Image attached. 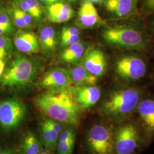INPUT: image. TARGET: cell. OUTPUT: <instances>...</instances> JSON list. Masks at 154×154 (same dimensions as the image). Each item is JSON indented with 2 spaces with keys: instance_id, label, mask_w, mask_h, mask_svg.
Listing matches in <instances>:
<instances>
[{
  "instance_id": "obj_1",
  "label": "cell",
  "mask_w": 154,
  "mask_h": 154,
  "mask_svg": "<svg viewBox=\"0 0 154 154\" xmlns=\"http://www.w3.org/2000/svg\"><path fill=\"white\" fill-rule=\"evenodd\" d=\"M34 104L49 118L60 123L71 126L79 123L81 107L72 88L49 90L37 96Z\"/></svg>"
},
{
  "instance_id": "obj_2",
  "label": "cell",
  "mask_w": 154,
  "mask_h": 154,
  "mask_svg": "<svg viewBox=\"0 0 154 154\" xmlns=\"http://www.w3.org/2000/svg\"><path fill=\"white\" fill-rule=\"evenodd\" d=\"M140 14L125 20L105 29L102 36L106 44L125 51H143L147 49L149 38L139 25L137 18Z\"/></svg>"
},
{
  "instance_id": "obj_3",
  "label": "cell",
  "mask_w": 154,
  "mask_h": 154,
  "mask_svg": "<svg viewBox=\"0 0 154 154\" xmlns=\"http://www.w3.org/2000/svg\"><path fill=\"white\" fill-rule=\"evenodd\" d=\"M139 88L121 85L114 88L103 103L105 115L116 121H122L137 110L142 99Z\"/></svg>"
},
{
  "instance_id": "obj_4",
  "label": "cell",
  "mask_w": 154,
  "mask_h": 154,
  "mask_svg": "<svg viewBox=\"0 0 154 154\" xmlns=\"http://www.w3.org/2000/svg\"><path fill=\"white\" fill-rule=\"evenodd\" d=\"M35 73L33 61L24 56L17 55L0 78V85L5 88H21L33 80Z\"/></svg>"
},
{
  "instance_id": "obj_5",
  "label": "cell",
  "mask_w": 154,
  "mask_h": 154,
  "mask_svg": "<svg viewBox=\"0 0 154 154\" xmlns=\"http://www.w3.org/2000/svg\"><path fill=\"white\" fill-rule=\"evenodd\" d=\"M116 59L114 64L116 75L127 82L139 81L147 73L146 62L142 55L134 51H127Z\"/></svg>"
},
{
  "instance_id": "obj_6",
  "label": "cell",
  "mask_w": 154,
  "mask_h": 154,
  "mask_svg": "<svg viewBox=\"0 0 154 154\" xmlns=\"http://www.w3.org/2000/svg\"><path fill=\"white\" fill-rule=\"evenodd\" d=\"M87 144L92 154H114V134L103 125L92 127L87 136Z\"/></svg>"
},
{
  "instance_id": "obj_7",
  "label": "cell",
  "mask_w": 154,
  "mask_h": 154,
  "mask_svg": "<svg viewBox=\"0 0 154 154\" xmlns=\"http://www.w3.org/2000/svg\"><path fill=\"white\" fill-rule=\"evenodd\" d=\"M26 113V106L18 99L10 98L0 101V126L6 130L18 126Z\"/></svg>"
},
{
  "instance_id": "obj_8",
  "label": "cell",
  "mask_w": 154,
  "mask_h": 154,
  "mask_svg": "<svg viewBox=\"0 0 154 154\" xmlns=\"http://www.w3.org/2000/svg\"><path fill=\"white\" fill-rule=\"evenodd\" d=\"M139 133L133 123L121 125L114 134V149L116 154H132L138 147Z\"/></svg>"
},
{
  "instance_id": "obj_9",
  "label": "cell",
  "mask_w": 154,
  "mask_h": 154,
  "mask_svg": "<svg viewBox=\"0 0 154 154\" xmlns=\"http://www.w3.org/2000/svg\"><path fill=\"white\" fill-rule=\"evenodd\" d=\"M139 2L140 0H103L101 3L105 13L117 21L140 14Z\"/></svg>"
},
{
  "instance_id": "obj_10",
  "label": "cell",
  "mask_w": 154,
  "mask_h": 154,
  "mask_svg": "<svg viewBox=\"0 0 154 154\" xmlns=\"http://www.w3.org/2000/svg\"><path fill=\"white\" fill-rule=\"evenodd\" d=\"M81 63L88 72L98 78L102 77L106 71V57L99 48H94L87 50Z\"/></svg>"
},
{
  "instance_id": "obj_11",
  "label": "cell",
  "mask_w": 154,
  "mask_h": 154,
  "mask_svg": "<svg viewBox=\"0 0 154 154\" xmlns=\"http://www.w3.org/2000/svg\"><path fill=\"white\" fill-rule=\"evenodd\" d=\"M72 85L69 72L60 68H55L46 72L38 83L41 88L48 90L69 88Z\"/></svg>"
},
{
  "instance_id": "obj_12",
  "label": "cell",
  "mask_w": 154,
  "mask_h": 154,
  "mask_svg": "<svg viewBox=\"0 0 154 154\" xmlns=\"http://www.w3.org/2000/svg\"><path fill=\"white\" fill-rule=\"evenodd\" d=\"M78 22L81 28H98L106 24L93 3L84 0L78 13Z\"/></svg>"
},
{
  "instance_id": "obj_13",
  "label": "cell",
  "mask_w": 154,
  "mask_h": 154,
  "mask_svg": "<svg viewBox=\"0 0 154 154\" xmlns=\"http://www.w3.org/2000/svg\"><path fill=\"white\" fill-rule=\"evenodd\" d=\"M13 44L19 51L26 54L37 53L41 49L38 38L32 32L18 30L13 39Z\"/></svg>"
},
{
  "instance_id": "obj_14",
  "label": "cell",
  "mask_w": 154,
  "mask_h": 154,
  "mask_svg": "<svg viewBox=\"0 0 154 154\" xmlns=\"http://www.w3.org/2000/svg\"><path fill=\"white\" fill-rule=\"evenodd\" d=\"M45 12L50 22L55 23L67 22L74 15V11L72 7L62 1L50 5L46 6Z\"/></svg>"
},
{
  "instance_id": "obj_15",
  "label": "cell",
  "mask_w": 154,
  "mask_h": 154,
  "mask_svg": "<svg viewBox=\"0 0 154 154\" xmlns=\"http://www.w3.org/2000/svg\"><path fill=\"white\" fill-rule=\"evenodd\" d=\"M78 103L81 108L88 109L95 105L101 97L100 89L95 85H85L74 88Z\"/></svg>"
},
{
  "instance_id": "obj_16",
  "label": "cell",
  "mask_w": 154,
  "mask_h": 154,
  "mask_svg": "<svg viewBox=\"0 0 154 154\" xmlns=\"http://www.w3.org/2000/svg\"><path fill=\"white\" fill-rule=\"evenodd\" d=\"M137 110L146 132L154 135V99H141Z\"/></svg>"
},
{
  "instance_id": "obj_17",
  "label": "cell",
  "mask_w": 154,
  "mask_h": 154,
  "mask_svg": "<svg viewBox=\"0 0 154 154\" xmlns=\"http://www.w3.org/2000/svg\"><path fill=\"white\" fill-rule=\"evenodd\" d=\"M69 72L72 85L78 86L85 85H95L97 82L98 78L88 72L82 63L77 65Z\"/></svg>"
},
{
  "instance_id": "obj_18",
  "label": "cell",
  "mask_w": 154,
  "mask_h": 154,
  "mask_svg": "<svg viewBox=\"0 0 154 154\" xmlns=\"http://www.w3.org/2000/svg\"><path fill=\"white\" fill-rule=\"evenodd\" d=\"M41 49L47 55H51L55 51L57 44L55 30L50 26H45L41 29L39 34Z\"/></svg>"
},
{
  "instance_id": "obj_19",
  "label": "cell",
  "mask_w": 154,
  "mask_h": 154,
  "mask_svg": "<svg viewBox=\"0 0 154 154\" xmlns=\"http://www.w3.org/2000/svg\"><path fill=\"white\" fill-rule=\"evenodd\" d=\"M86 45L81 41L71 45L64 50L61 54L62 61L74 64H79L86 53Z\"/></svg>"
},
{
  "instance_id": "obj_20",
  "label": "cell",
  "mask_w": 154,
  "mask_h": 154,
  "mask_svg": "<svg viewBox=\"0 0 154 154\" xmlns=\"http://www.w3.org/2000/svg\"><path fill=\"white\" fill-rule=\"evenodd\" d=\"M59 135L45 119L41 127V135L42 143L48 151H54L57 147Z\"/></svg>"
},
{
  "instance_id": "obj_21",
  "label": "cell",
  "mask_w": 154,
  "mask_h": 154,
  "mask_svg": "<svg viewBox=\"0 0 154 154\" xmlns=\"http://www.w3.org/2000/svg\"><path fill=\"white\" fill-rule=\"evenodd\" d=\"M42 149V144L36 135L33 132H28L22 140V154H39Z\"/></svg>"
},
{
  "instance_id": "obj_22",
  "label": "cell",
  "mask_w": 154,
  "mask_h": 154,
  "mask_svg": "<svg viewBox=\"0 0 154 154\" xmlns=\"http://www.w3.org/2000/svg\"><path fill=\"white\" fill-rule=\"evenodd\" d=\"M29 4L32 11V17L35 22L41 23L45 15L42 5L38 0H25Z\"/></svg>"
},
{
  "instance_id": "obj_23",
  "label": "cell",
  "mask_w": 154,
  "mask_h": 154,
  "mask_svg": "<svg viewBox=\"0 0 154 154\" xmlns=\"http://www.w3.org/2000/svg\"><path fill=\"white\" fill-rule=\"evenodd\" d=\"M75 141V134L67 140L58 139L57 142L58 154H72Z\"/></svg>"
},
{
  "instance_id": "obj_24",
  "label": "cell",
  "mask_w": 154,
  "mask_h": 154,
  "mask_svg": "<svg viewBox=\"0 0 154 154\" xmlns=\"http://www.w3.org/2000/svg\"><path fill=\"white\" fill-rule=\"evenodd\" d=\"M13 45L11 39L6 35H0V59L4 60L11 55Z\"/></svg>"
},
{
  "instance_id": "obj_25",
  "label": "cell",
  "mask_w": 154,
  "mask_h": 154,
  "mask_svg": "<svg viewBox=\"0 0 154 154\" xmlns=\"http://www.w3.org/2000/svg\"><path fill=\"white\" fill-rule=\"evenodd\" d=\"M9 11L11 15L13 23L16 26L20 29H29L27 23L22 18L17 6L14 4H12Z\"/></svg>"
},
{
  "instance_id": "obj_26",
  "label": "cell",
  "mask_w": 154,
  "mask_h": 154,
  "mask_svg": "<svg viewBox=\"0 0 154 154\" xmlns=\"http://www.w3.org/2000/svg\"><path fill=\"white\" fill-rule=\"evenodd\" d=\"M13 21L9 11L1 8L0 9V26L13 31Z\"/></svg>"
},
{
  "instance_id": "obj_27",
  "label": "cell",
  "mask_w": 154,
  "mask_h": 154,
  "mask_svg": "<svg viewBox=\"0 0 154 154\" xmlns=\"http://www.w3.org/2000/svg\"><path fill=\"white\" fill-rule=\"evenodd\" d=\"M139 9L144 15L154 14V0H140Z\"/></svg>"
},
{
  "instance_id": "obj_28",
  "label": "cell",
  "mask_w": 154,
  "mask_h": 154,
  "mask_svg": "<svg viewBox=\"0 0 154 154\" xmlns=\"http://www.w3.org/2000/svg\"><path fill=\"white\" fill-rule=\"evenodd\" d=\"M61 44L64 46H69L81 41L79 35H71L61 37Z\"/></svg>"
},
{
  "instance_id": "obj_29",
  "label": "cell",
  "mask_w": 154,
  "mask_h": 154,
  "mask_svg": "<svg viewBox=\"0 0 154 154\" xmlns=\"http://www.w3.org/2000/svg\"><path fill=\"white\" fill-rule=\"evenodd\" d=\"M81 32L79 29L76 27H65L62 29L61 37L71 36V35H79Z\"/></svg>"
},
{
  "instance_id": "obj_30",
  "label": "cell",
  "mask_w": 154,
  "mask_h": 154,
  "mask_svg": "<svg viewBox=\"0 0 154 154\" xmlns=\"http://www.w3.org/2000/svg\"><path fill=\"white\" fill-rule=\"evenodd\" d=\"M45 120H46V121L47 122V123L50 126L52 127V128L55 130L56 132H57L60 134L61 132V131L63 130L62 126L61 125L60 123L55 121H54V120H53L51 119H50L49 118L46 119Z\"/></svg>"
},
{
  "instance_id": "obj_31",
  "label": "cell",
  "mask_w": 154,
  "mask_h": 154,
  "mask_svg": "<svg viewBox=\"0 0 154 154\" xmlns=\"http://www.w3.org/2000/svg\"><path fill=\"white\" fill-rule=\"evenodd\" d=\"M149 16H150V18L148 22V28L149 31H150L151 33L154 36V14Z\"/></svg>"
},
{
  "instance_id": "obj_32",
  "label": "cell",
  "mask_w": 154,
  "mask_h": 154,
  "mask_svg": "<svg viewBox=\"0 0 154 154\" xmlns=\"http://www.w3.org/2000/svg\"><path fill=\"white\" fill-rule=\"evenodd\" d=\"M38 1L42 5H44L48 6L61 1L62 0H38Z\"/></svg>"
},
{
  "instance_id": "obj_33",
  "label": "cell",
  "mask_w": 154,
  "mask_h": 154,
  "mask_svg": "<svg viewBox=\"0 0 154 154\" xmlns=\"http://www.w3.org/2000/svg\"><path fill=\"white\" fill-rule=\"evenodd\" d=\"M11 30L8 28L2 27L0 26V35H5L6 34L11 33Z\"/></svg>"
},
{
  "instance_id": "obj_34",
  "label": "cell",
  "mask_w": 154,
  "mask_h": 154,
  "mask_svg": "<svg viewBox=\"0 0 154 154\" xmlns=\"http://www.w3.org/2000/svg\"><path fill=\"white\" fill-rule=\"evenodd\" d=\"M5 63L4 60L0 59V78L4 72L5 71Z\"/></svg>"
},
{
  "instance_id": "obj_35",
  "label": "cell",
  "mask_w": 154,
  "mask_h": 154,
  "mask_svg": "<svg viewBox=\"0 0 154 154\" xmlns=\"http://www.w3.org/2000/svg\"><path fill=\"white\" fill-rule=\"evenodd\" d=\"M86 1H88L91 2V3H93V4H98V3H101L102 2L103 0H86Z\"/></svg>"
},
{
  "instance_id": "obj_36",
  "label": "cell",
  "mask_w": 154,
  "mask_h": 154,
  "mask_svg": "<svg viewBox=\"0 0 154 154\" xmlns=\"http://www.w3.org/2000/svg\"><path fill=\"white\" fill-rule=\"evenodd\" d=\"M39 154H51L50 153V152L48 151V150H42L41 153Z\"/></svg>"
},
{
  "instance_id": "obj_37",
  "label": "cell",
  "mask_w": 154,
  "mask_h": 154,
  "mask_svg": "<svg viewBox=\"0 0 154 154\" xmlns=\"http://www.w3.org/2000/svg\"><path fill=\"white\" fill-rule=\"evenodd\" d=\"M0 154H11L8 152V151H0Z\"/></svg>"
},
{
  "instance_id": "obj_38",
  "label": "cell",
  "mask_w": 154,
  "mask_h": 154,
  "mask_svg": "<svg viewBox=\"0 0 154 154\" xmlns=\"http://www.w3.org/2000/svg\"><path fill=\"white\" fill-rule=\"evenodd\" d=\"M66 1H67V2H73L76 1L77 0H66Z\"/></svg>"
},
{
  "instance_id": "obj_39",
  "label": "cell",
  "mask_w": 154,
  "mask_h": 154,
  "mask_svg": "<svg viewBox=\"0 0 154 154\" xmlns=\"http://www.w3.org/2000/svg\"><path fill=\"white\" fill-rule=\"evenodd\" d=\"M1 8H1V2H0V9H1Z\"/></svg>"
}]
</instances>
